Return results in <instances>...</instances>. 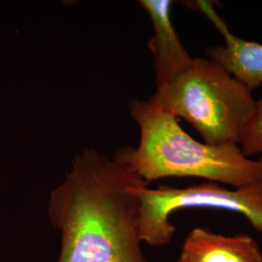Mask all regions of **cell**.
I'll use <instances>...</instances> for the list:
<instances>
[{"instance_id":"obj_1","label":"cell","mask_w":262,"mask_h":262,"mask_svg":"<svg viewBox=\"0 0 262 262\" xmlns=\"http://www.w3.org/2000/svg\"><path fill=\"white\" fill-rule=\"evenodd\" d=\"M142 185L114 158L93 149L77 155L48 201L49 221L61 236L57 262H148L139 234Z\"/></svg>"},{"instance_id":"obj_2","label":"cell","mask_w":262,"mask_h":262,"mask_svg":"<svg viewBox=\"0 0 262 262\" xmlns=\"http://www.w3.org/2000/svg\"><path fill=\"white\" fill-rule=\"evenodd\" d=\"M128 110L139 126V145L135 149L124 147L113 158L147 185L169 177L205 179L234 188L261 184V161L244 156L239 145L195 140L181 127L178 119L149 101L133 99Z\"/></svg>"},{"instance_id":"obj_3","label":"cell","mask_w":262,"mask_h":262,"mask_svg":"<svg viewBox=\"0 0 262 262\" xmlns=\"http://www.w3.org/2000/svg\"><path fill=\"white\" fill-rule=\"evenodd\" d=\"M148 101L185 120L210 145H238L255 104L252 91L208 57H193Z\"/></svg>"},{"instance_id":"obj_4","label":"cell","mask_w":262,"mask_h":262,"mask_svg":"<svg viewBox=\"0 0 262 262\" xmlns=\"http://www.w3.org/2000/svg\"><path fill=\"white\" fill-rule=\"evenodd\" d=\"M137 193L140 199V239L150 247L170 244L176 231L170 216L182 209L211 208L238 213L262 233V183L233 189L213 182L187 187L149 188L148 185H142Z\"/></svg>"},{"instance_id":"obj_5","label":"cell","mask_w":262,"mask_h":262,"mask_svg":"<svg viewBox=\"0 0 262 262\" xmlns=\"http://www.w3.org/2000/svg\"><path fill=\"white\" fill-rule=\"evenodd\" d=\"M214 1H187L185 5L201 12L225 40L224 45L208 48V58L217 62L250 91L262 84V44L244 40L233 34L215 11Z\"/></svg>"},{"instance_id":"obj_6","label":"cell","mask_w":262,"mask_h":262,"mask_svg":"<svg viewBox=\"0 0 262 262\" xmlns=\"http://www.w3.org/2000/svg\"><path fill=\"white\" fill-rule=\"evenodd\" d=\"M150 17L154 34L148 46L154 56L157 86L167 84L192 62L171 19V0H141Z\"/></svg>"},{"instance_id":"obj_7","label":"cell","mask_w":262,"mask_h":262,"mask_svg":"<svg viewBox=\"0 0 262 262\" xmlns=\"http://www.w3.org/2000/svg\"><path fill=\"white\" fill-rule=\"evenodd\" d=\"M180 258L185 262H262V253L250 235L225 236L196 227L186 237Z\"/></svg>"},{"instance_id":"obj_8","label":"cell","mask_w":262,"mask_h":262,"mask_svg":"<svg viewBox=\"0 0 262 262\" xmlns=\"http://www.w3.org/2000/svg\"><path fill=\"white\" fill-rule=\"evenodd\" d=\"M238 145L247 158L256 155L262 157V98L255 101Z\"/></svg>"},{"instance_id":"obj_9","label":"cell","mask_w":262,"mask_h":262,"mask_svg":"<svg viewBox=\"0 0 262 262\" xmlns=\"http://www.w3.org/2000/svg\"><path fill=\"white\" fill-rule=\"evenodd\" d=\"M175 262H185V261H184V260H183V259H181V258H179L178 260H177V261H175Z\"/></svg>"},{"instance_id":"obj_10","label":"cell","mask_w":262,"mask_h":262,"mask_svg":"<svg viewBox=\"0 0 262 262\" xmlns=\"http://www.w3.org/2000/svg\"><path fill=\"white\" fill-rule=\"evenodd\" d=\"M259 160H260V161H261V162H262V157H261V158H260V159H259Z\"/></svg>"}]
</instances>
